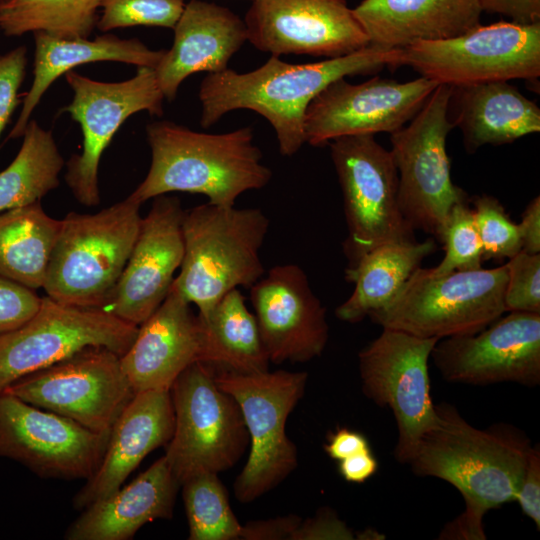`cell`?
<instances>
[{
	"label": "cell",
	"mask_w": 540,
	"mask_h": 540,
	"mask_svg": "<svg viewBox=\"0 0 540 540\" xmlns=\"http://www.w3.org/2000/svg\"><path fill=\"white\" fill-rule=\"evenodd\" d=\"M435 408L437 423L407 464L418 476L448 482L464 500L463 512L443 527L439 539L485 540L484 515L515 501L530 442L511 425L478 429L450 404Z\"/></svg>",
	"instance_id": "1"
},
{
	"label": "cell",
	"mask_w": 540,
	"mask_h": 540,
	"mask_svg": "<svg viewBox=\"0 0 540 540\" xmlns=\"http://www.w3.org/2000/svg\"><path fill=\"white\" fill-rule=\"evenodd\" d=\"M400 54L401 49L369 45L317 62L291 64L271 55L262 66L247 73L230 68L209 73L198 93L201 127L210 128L231 111L252 110L273 127L281 155L293 156L306 143V109L327 85L339 78L401 66Z\"/></svg>",
	"instance_id": "2"
},
{
	"label": "cell",
	"mask_w": 540,
	"mask_h": 540,
	"mask_svg": "<svg viewBox=\"0 0 540 540\" xmlns=\"http://www.w3.org/2000/svg\"><path fill=\"white\" fill-rule=\"evenodd\" d=\"M151 165L129 195L141 204L170 192L202 194L208 203L235 206L246 191L265 187L272 171L262 163L251 127L219 134L163 120L146 127Z\"/></svg>",
	"instance_id": "3"
},
{
	"label": "cell",
	"mask_w": 540,
	"mask_h": 540,
	"mask_svg": "<svg viewBox=\"0 0 540 540\" xmlns=\"http://www.w3.org/2000/svg\"><path fill=\"white\" fill-rule=\"evenodd\" d=\"M258 208L210 203L184 213V256L171 288L207 313L238 287L250 288L265 273L260 250L269 229Z\"/></svg>",
	"instance_id": "4"
},
{
	"label": "cell",
	"mask_w": 540,
	"mask_h": 540,
	"mask_svg": "<svg viewBox=\"0 0 540 540\" xmlns=\"http://www.w3.org/2000/svg\"><path fill=\"white\" fill-rule=\"evenodd\" d=\"M128 196L94 214L68 213L60 220L43 289L54 301L104 309L128 261L142 217Z\"/></svg>",
	"instance_id": "5"
},
{
	"label": "cell",
	"mask_w": 540,
	"mask_h": 540,
	"mask_svg": "<svg viewBox=\"0 0 540 540\" xmlns=\"http://www.w3.org/2000/svg\"><path fill=\"white\" fill-rule=\"evenodd\" d=\"M507 279L506 263L444 275L419 267L398 294L369 318L382 328L421 338L475 334L506 312Z\"/></svg>",
	"instance_id": "6"
},
{
	"label": "cell",
	"mask_w": 540,
	"mask_h": 540,
	"mask_svg": "<svg viewBox=\"0 0 540 540\" xmlns=\"http://www.w3.org/2000/svg\"><path fill=\"white\" fill-rule=\"evenodd\" d=\"M216 384L239 405L250 452L234 483V494L250 503L281 483L297 466V449L286 422L304 395L308 374L268 370L242 374L219 371Z\"/></svg>",
	"instance_id": "7"
},
{
	"label": "cell",
	"mask_w": 540,
	"mask_h": 540,
	"mask_svg": "<svg viewBox=\"0 0 540 540\" xmlns=\"http://www.w3.org/2000/svg\"><path fill=\"white\" fill-rule=\"evenodd\" d=\"M214 374L209 365L195 362L170 388L174 430L164 457L180 486L193 476L233 467L249 444L239 405Z\"/></svg>",
	"instance_id": "8"
},
{
	"label": "cell",
	"mask_w": 540,
	"mask_h": 540,
	"mask_svg": "<svg viewBox=\"0 0 540 540\" xmlns=\"http://www.w3.org/2000/svg\"><path fill=\"white\" fill-rule=\"evenodd\" d=\"M453 87L439 84L421 109L391 133L390 152L398 173V200L413 230L438 239L455 204L469 201L451 178L447 137L454 128L450 117Z\"/></svg>",
	"instance_id": "9"
},
{
	"label": "cell",
	"mask_w": 540,
	"mask_h": 540,
	"mask_svg": "<svg viewBox=\"0 0 540 540\" xmlns=\"http://www.w3.org/2000/svg\"><path fill=\"white\" fill-rule=\"evenodd\" d=\"M400 65L435 83L463 87L540 77V21H500L401 49Z\"/></svg>",
	"instance_id": "10"
},
{
	"label": "cell",
	"mask_w": 540,
	"mask_h": 540,
	"mask_svg": "<svg viewBox=\"0 0 540 540\" xmlns=\"http://www.w3.org/2000/svg\"><path fill=\"white\" fill-rule=\"evenodd\" d=\"M329 145L348 228L343 244L346 269L381 245L415 240L400 209L398 173L390 150L374 135L340 137Z\"/></svg>",
	"instance_id": "11"
},
{
	"label": "cell",
	"mask_w": 540,
	"mask_h": 540,
	"mask_svg": "<svg viewBox=\"0 0 540 540\" xmlns=\"http://www.w3.org/2000/svg\"><path fill=\"white\" fill-rule=\"evenodd\" d=\"M438 340L383 328L358 354L363 393L393 413L398 434L394 457L402 464L437 423L428 362Z\"/></svg>",
	"instance_id": "12"
},
{
	"label": "cell",
	"mask_w": 540,
	"mask_h": 540,
	"mask_svg": "<svg viewBox=\"0 0 540 540\" xmlns=\"http://www.w3.org/2000/svg\"><path fill=\"white\" fill-rule=\"evenodd\" d=\"M120 357L105 347H87L18 379L3 392L89 430L110 432L135 394Z\"/></svg>",
	"instance_id": "13"
},
{
	"label": "cell",
	"mask_w": 540,
	"mask_h": 540,
	"mask_svg": "<svg viewBox=\"0 0 540 540\" xmlns=\"http://www.w3.org/2000/svg\"><path fill=\"white\" fill-rule=\"evenodd\" d=\"M138 327L105 309L68 306L45 296L31 319L0 336V392L87 347H105L122 356Z\"/></svg>",
	"instance_id": "14"
},
{
	"label": "cell",
	"mask_w": 540,
	"mask_h": 540,
	"mask_svg": "<svg viewBox=\"0 0 540 540\" xmlns=\"http://www.w3.org/2000/svg\"><path fill=\"white\" fill-rule=\"evenodd\" d=\"M65 79L73 90L62 111L79 123L82 152L67 162L65 181L75 199L91 207L100 203L98 169L101 156L120 126L133 114H163L164 95L150 67H137L136 75L121 82L90 79L74 70Z\"/></svg>",
	"instance_id": "15"
},
{
	"label": "cell",
	"mask_w": 540,
	"mask_h": 540,
	"mask_svg": "<svg viewBox=\"0 0 540 540\" xmlns=\"http://www.w3.org/2000/svg\"><path fill=\"white\" fill-rule=\"evenodd\" d=\"M109 433L0 392V457L16 461L41 478L85 479L97 470Z\"/></svg>",
	"instance_id": "16"
},
{
	"label": "cell",
	"mask_w": 540,
	"mask_h": 540,
	"mask_svg": "<svg viewBox=\"0 0 540 540\" xmlns=\"http://www.w3.org/2000/svg\"><path fill=\"white\" fill-rule=\"evenodd\" d=\"M437 85L421 76L406 82L373 77L357 84L339 78L308 105L305 141L323 146L345 136L391 134L416 115Z\"/></svg>",
	"instance_id": "17"
},
{
	"label": "cell",
	"mask_w": 540,
	"mask_h": 540,
	"mask_svg": "<svg viewBox=\"0 0 540 540\" xmlns=\"http://www.w3.org/2000/svg\"><path fill=\"white\" fill-rule=\"evenodd\" d=\"M448 382L540 384V313L509 312L471 335L438 340L431 356Z\"/></svg>",
	"instance_id": "18"
},
{
	"label": "cell",
	"mask_w": 540,
	"mask_h": 540,
	"mask_svg": "<svg viewBox=\"0 0 540 540\" xmlns=\"http://www.w3.org/2000/svg\"><path fill=\"white\" fill-rule=\"evenodd\" d=\"M247 41L261 52L335 58L369 46L347 0H251Z\"/></svg>",
	"instance_id": "19"
},
{
	"label": "cell",
	"mask_w": 540,
	"mask_h": 540,
	"mask_svg": "<svg viewBox=\"0 0 540 540\" xmlns=\"http://www.w3.org/2000/svg\"><path fill=\"white\" fill-rule=\"evenodd\" d=\"M184 213L176 197L154 198L105 310L139 326L164 301L184 256Z\"/></svg>",
	"instance_id": "20"
},
{
	"label": "cell",
	"mask_w": 540,
	"mask_h": 540,
	"mask_svg": "<svg viewBox=\"0 0 540 540\" xmlns=\"http://www.w3.org/2000/svg\"><path fill=\"white\" fill-rule=\"evenodd\" d=\"M249 289L270 362L302 363L323 353L329 338L326 309L303 269L277 265Z\"/></svg>",
	"instance_id": "21"
},
{
	"label": "cell",
	"mask_w": 540,
	"mask_h": 540,
	"mask_svg": "<svg viewBox=\"0 0 540 540\" xmlns=\"http://www.w3.org/2000/svg\"><path fill=\"white\" fill-rule=\"evenodd\" d=\"M201 328L198 315L173 288L138 327L130 348L120 357L136 392L167 390L190 365L199 361Z\"/></svg>",
	"instance_id": "22"
},
{
	"label": "cell",
	"mask_w": 540,
	"mask_h": 540,
	"mask_svg": "<svg viewBox=\"0 0 540 540\" xmlns=\"http://www.w3.org/2000/svg\"><path fill=\"white\" fill-rule=\"evenodd\" d=\"M172 47L154 68L168 101L182 82L197 72L218 73L247 41L244 20L231 9L203 0H190L177 21Z\"/></svg>",
	"instance_id": "23"
},
{
	"label": "cell",
	"mask_w": 540,
	"mask_h": 540,
	"mask_svg": "<svg viewBox=\"0 0 540 540\" xmlns=\"http://www.w3.org/2000/svg\"><path fill=\"white\" fill-rule=\"evenodd\" d=\"M173 430L170 391L136 392L112 426L97 470L74 496V507L83 510L119 489L150 452L167 445Z\"/></svg>",
	"instance_id": "24"
},
{
	"label": "cell",
	"mask_w": 540,
	"mask_h": 540,
	"mask_svg": "<svg viewBox=\"0 0 540 540\" xmlns=\"http://www.w3.org/2000/svg\"><path fill=\"white\" fill-rule=\"evenodd\" d=\"M179 487L163 456L129 484L84 508L64 538L131 539L145 524L172 517Z\"/></svg>",
	"instance_id": "25"
},
{
	"label": "cell",
	"mask_w": 540,
	"mask_h": 540,
	"mask_svg": "<svg viewBox=\"0 0 540 540\" xmlns=\"http://www.w3.org/2000/svg\"><path fill=\"white\" fill-rule=\"evenodd\" d=\"M352 9L369 45L385 49L456 37L483 13L477 0H363Z\"/></svg>",
	"instance_id": "26"
},
{
	"label": "cell",
	"mask_w": 540,
	"mask_h": 540,
	"mask_svg": "<svg viewBox=\"0 0 540 540\" xmlns=\"http://www.w3.org/2000/svg\"><path fill=\"white\" fill-rule=\"evenodd\" d=\"M33 81L25 94L19 117L8 139L22 137L30 116L51 84L78 65L116 61L155 68L165 50H152L136 38L121 39L104 34L95 39L62 38L35 32Z\"/></svg>",
	"instance_id": "27"
},
{
	"label": "cell",
	"mask_w": 540,
	"mask_h": 540,
	"mask_svg": "<svg viewBox=\"0 0 540 540\" xmlns=\"http://www.w3.org/2000/svg\"><path fill=\"white\" fill-rule=\"evenodd\" d=\"M450 105L456 108L452 123L469 153L540 132L539 107L509 81L453 87Z\"/></svg>",
	"instance_id": "28"
},
{
	"label": "cell",
	"mask_w": 540,
	"mask_h": 540,
	"mask_svg": "<svg viewBox=\"0 0 540 540\" xmlns=\"http://www.w3.org/2000/svg\"><path fill=\"white\" fill-rule=\"evenodd\" d=\"M436 251V240L429 238L381 245L366 255L345 278L354 284L349 298L340 304L336 317L358 323L385 307L402 289L422 261Z\"/></svg>",
	"instance_id": "29"
},
{
	"label": "cell",
	"mask_w": 540,
	"mask_h": 540,
	"mask_svg": "<svg viewBox=\"0 0 540 540\" xmlns=\"http://www.w3.org/2000/svg\"><path fill=\"white\" fill-rule=\"evenodd\" d=\"M197 315L201 328L198 362L242 374L268 370L270 360L255 315L238 288L226 293L207 313Z\"/></svg>",
	"instance_id": "30"
},
{
	"label": "cell",
	"mask_w": 540,
	"mask_h": 540,
	"mask_svg": "<svg viewBox=\"0 0 540 540\" xmlns=\"http://www.w3.org/2000/svg\"><path fill=\"white\" fill-rule=\"evenodd\" d=\"M59 228L40 201L0 212V276L42 288Z\"/></svg>",
	"instance_id": "31"
},
{
	"label": "cell",
	"mask_w": 540,
	"mask_h": 540,
	"mask_svg": "<svg viewBox=\"0 0 540 540\" xmlns=\"http://www.w3.org/2000/svg\"><path fill=\"white\" fill-rule=\"evenodd\" d=\"M22 137L18 154L0 172V212L39 202L59 185L64 159L52 133L30 120Z\"/></svg>",
	"instance_id": "32"
},
{
	"label": "cell",
	"mask_w": 540,
	"mask_h": 540,
	"mask_svg": "<svg viewBox=\"0 0 540 540\" xmlns=\"http://www.w3.org/2000/svg\"><path fill=\"white\" fill-rule=\"evenodd\" d=\"M99 10L100 0H6L0 9V29L8 37L45 32L89 38Z\"/></svg>",
	"instance_id": "33"
},
{
	"label": "cell",
	"mask_w": 540,
	"mask_h": 540,
	"mask_svg": "<svg viewBox=\"0 0 540 540\" xmlns=\"http://www.w3.org/2000/svg\"><path fill=\"white\" fill-rule=\"evenodd\" d=\"M181 487L190 540L241 538L243 526L229 505L226 489L218 474L193 476Z\"/></svg>",
	"instance_id": "34"
},
{
	"label": "cell",
	"mask_w": 540,
	"mask_h": 540,
	"mask_svg": "<svg viewBox=\"0 0 540 540\" xmlns=\"http://www.w3.org/2000/svg\"><path fill=\"white\" fill-rule=\"evenodd\" d=\"M437 240L445 254L437 266L430 268L434 274L482 268L483 248L468 201L452 207Z\"/></svg>",
	"instance_id": "35"
},
{
	"label": "cell",
	"mask_w": 540,
	"mask_h": 540,
	"mask_svg": "<svg viewBox=\"0 0 540 540\" xmlns=\"http://www.w3.org/2000/svg\"><path fill=\"white\" fill-rule=\"evenodd\" d=\"M185 4L184 0H100L96 27L102 32L134 26L173 29Z\"/></svg>",
	"instance_id": "36"
},
{
	"label": "cell",
	"mask_w": 540,
	"mask_h": 540,
	"mask_svg": "<svg viewBox=\"0 0 540 540\" xmlns=\"http://www.w3.org/2000/svg\"><path fill=\"white\" fill-rule=\"evenodd\" d=\"M472 204L484 261L510 259L522 250L518 224L510 219L497 198L483 194L474 197Z\"/></svg>",
	"instance_id": "37"
},
{
	"label": "cell",
	"mask_w": 540,
	"mask_h": 540,
	"mask_svg": "<svg viewBox=\"0 0 540 540\" xmlns=\"http://www.w3.org/2000/svg\"><path fill=\"white\" fill-rule=\"evenodd\" d=\"M506 312L540 313V253L521 250L506 263Z\"/></svg>",
	"instance_id": "38"
},
{
	"label": "cell",
	"mask_w": 540,
	"mask_h": 540,
	"mask_svg": "<svg viewBox=\"0 0 540 540\" xmlns=\"http://www.w3.org/2000/svg\"><path fill=\"white\" fill-rule=\"evenodd\" d=\"M41 302L33 289L0 276V336L31 319Z\"/></svg>",
	"instance_id": "39"
},
{
	"label": "cell",
	"mask_w": 540,
	"mask_h": 540,
	"mask_svg": "<svg viewBox=\"0 0 540 540\" xmlns=\"http://www.w3.org/2000/svg\"><path fill=\"white\" fill-rule=\"evenodd\" d=\"M26 47L0 54V136L19 104L18 91L25 77Z\"/></svg>",
	"instance_id": "40"
},
{
	"label": "cell",
	"mask_w": 540,
	"mask_h": 540,
	"mask_svg": "<svg viewBox=\"0 0 540 540\" xmlns=\"http://www.w3.org/2000/svg\"><path fill=\"white\" fill-rule=\"evenodd\" d=\"M518 502L524 515L529 517L540 529V448L531 446L528 452L524 472L516 493Z\"/></svg>",
	"instance_id": "41"
},
{
	"label": "cell",
	"mask_w": 540,
	"mask_h": 540,
	"mask_svg": "<svg viewBox=\"0 0 540 540\" xmlns=\"http://www.w3.org/2000/svg\"><path fill=\"white\" fill-rule=\"evenodd\" d=\"M292 539L315 540V539H355L352 530L337 515L325 509L314 518L301 521Z\"/></svg>",
	"instance_id": "42"
},
{
	"label": "cell",
	"mask_w": 540,
	"mask_h": 540,
	"mask_svg": "<svg viewBox=\"0 0 540 540\" xmlns=\"http://www.w3.org/2000/svg\"><path fill=\"white\" fill-rule=\"evenodd\" d=\"M301 519L295 515L249 522L242 528L241 539H292Z\"/></svg>",
	"instance_id": "43"
},
{
	"label": "cell",
	"mask_w": 540,
	"mask_h": 540,
	"mask_svg": "<svg viewBox=\"0 0 540 540\" xmlns=\"http://www.w3.org/2000/svg\"><path fill=\"white\" fill-rule=\"evenodd\" d=\"M483 12L500 14L512 21H540V0H477Z\"/></svg>",
	"instance_id": "44"
},
{
	"label": "cell",
	"mask_w": 540,
	"mask_h": 540,
	"mask_svg": "<svg viewBox=\"0 0 540 540\" xmlns=\"http://www.w3.org/2000/svg\"><path fill=\"white\" fill-rule=\"evenodd\" d=\"M324 450L330 458L340 461L354 454L369 451L371 447L362 433L343 427L329 435Z\"/></svg>",
	"instance_id": "45"
},
{
	"label": "cell",
	"mask_w": 540,
	"mask_h": 540,
	"mask_svg": "<svg viewBox=\"0 0 540 540\" xmlns=\"http://www.w3.org/2000/svg\"><path fill=\"white\" fill-rule=\"evenodd\" d=\"M338 471L350 483H363L377 471L379 463L372 450L360 452L338 461Z\"/></svg>",
	"instance_id": "46"
},
{
	"label": "cell",
	"mask_w": 540,
	"mask_h": 540,
	"mask_svg": "<svg viewBox=\"0 0 540 540\" xmlns=\"http://www.w3.org/2000/svg\"><path fill=\"white\" fill-rule=\"evenodd\" d=\"M522 250L531 254L540 253V197H534L522 213L518 223Z\"/></svg>",
	"instance_id": "47"
},
{
	"label": "cell",
	"mask_w": 540,
	"mask_h": 540,
	"mask_svg": "<svg viewBox=\"0 0 540 540\" xmlns=\"http://www.w3.org/2000/svg\"><path fill=\"white\" fill-rule=\"evenodd\" d=\"M356 536H357L356 537L357 539H382L378 536L385 538L384 535L379 534L377 531H374L372 529H365L364 531L357 534Z\"/></svg>",
	"instance_id": "48"
},
{
	"label": "cell",
	"mask_w": 540,
	"mask_h": 540,
	"mask_svg": "<svg viewBox=\"0 0 540 540\" xmlns=\"http://www.w3.org/2000/svg\"><path fill=\"white\" fill-rule=\"evenodd\" d=\"M6 0H0V9L2 7V5L5 3Z\"/></svg>",
	"instance_id": "49"
},
{
	"label": "cell",
	"mask_w": 540,
	"mask_h": 540,
	"mask_svg": "<svg viewBox=\"0 0 540 540\" xmlns=\"http://www.w3.org/2000/svg\"><path fill=\"white\" fill-rule=\"evenodd\" d=\"M251 1V0H250Z\"/></svg>",
	"instance_id": "50"
}]
</instances>
